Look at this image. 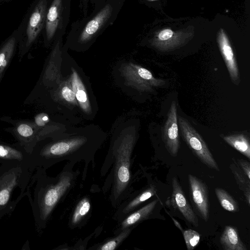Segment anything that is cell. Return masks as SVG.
I'll return each instance as SVG.
<instances>
[{
	"label": "cell",
	"instance_id": "1",
	"mask_svg": "<svg viewBox=\"0 0 250 250\" xmlns=\"http://www.w3.org/2000/svg\"><path fill=\"white\" fill-rule=\"evenodd\" d=\"M125 0H99L92 12L73 22L66 38L64 47L76 51H84L117 18Z\"/></svg>",
	"mask_w": 250,
	"mask_h": 250
},
{
	"label": "cell",
	"instance_id": "2",
	"mask_svg": "<svg viewBox=\"0 0 250 250\" xmlns=\"http://www.w3.org/2000/svg\"><path fill=\"white\" fill-rule=\"evenodd\" d=\"M135 138L125 137L115 141L105 160L102 173L112 166L109 175L111 184L110 201L116 207L129 194L131 186V158Z\"/></svg>",
	"mask_w": 250,
	"mask_h": 250
},
{
	"label": "cell",
	"instance_id": "3",
	"mask_svg": "<svg viewBox=\"0 0 250 250\" xmlns=\"http://www.w3.org/2000/svg\"><path fill=\"white\" fill-rule=\"evenodd\" d=\"M101 143L83 136L64 137L45 146L41 155L49 164L65 160L76 163L83 161L86 167L94 160Z\"/></svg>",
	"mask_w": 250,
	"mask_h": 250
},
{
	"label": "cell",
	"instance_id": "4",
	"mask_svg": "<svg viewBox=\"0 0 250 250\" xmlns=\"http://www.w3.org/2000/svg\"><path fill=\"white\" fill-rule=\"evenodd\" d=\"M75 162H69L62 171L44 189L40 201L41 219L46 220L57 204L73 187L78 171H74Z\"/></svg>",
	"mask_w": 250,
	"mask_h": 250
},
{
	"label": "cell",
	"instance_id": "5",
	"mask_svg": "<svg viewBox=\"0 0 250 250\" xmlns=\"http://www.w3.org/2000/svg\"><path fill=\"white\" fill-rule=\"evenodd\" d=\"M71 0H50L47 7L43 34L49 44L63 37L69 21Z\"/></svg>",
	"mask_w": 250,
	"mask_h": 250
},
{
	"label": "cell",
	"instance_id": "6",
	"mask_svg": "<svg viewBox=\"0 0 250 250\" xmlns=\"http://www.w3.org/2000/svg\"><path fill=\"white\" fill-rule=\"evenodd\" d=\"M179 125L183 139L198 159L208 168L220 171L219 166L208 146L190 123L180 116Z\"/></svg>",
	"mask_w": 250,
	"mask_h": 250
},
{
	"label": "cell",
	"instance_id": "7",
	"mask_svg": "<svg viewBox=\"0 0 250 250\" xmlns=\"http://www.w3.org/2000/svg\"><path fill=\"white\" fill-rule=\"evenodd\" d=\"M50 0H36L29 12L23 26L17 30L21 36L26 47H29L42 31L48 6Z\"/></svg>",
	"mask_w": 250,
	"mask_h": 250
},
{
	"label": "cell",
	"instance_id": "8",
	"mask_svg": "<svg viewBox=\"0 0 250 250\" xmlns=\"http://www.w3.org/2000/svg\"><path fill=\"white\" fill-rule=\"evenodd\" d=\"M123 72L129 83L140 91H152L165 83L163 80L155 78L148 70L132 63L125 66Z\"/></svg>",
	"mask_w": 250,
	"mask_h": 250
},
{
	"label": "cell",
	"instance_id": "9",
	"mask_svg": "<svg viewBox=\"0 0 250 250\" xmlns=\"http://www.w3.org/2000/svg\"><path fill=\"white\" fill-rule=\"evenodd\" d=\"M177 120L176 103L173 101L162 131V138L166 147L173 157L177 155L180 146Z\"/></svg>",
	"mask_w": 250,
	"mask_h": 250
},
{
	"label": "cell",
	"instance_id": "10",
	"mask_svg": "<svg viewBox=\"0 0 250 250\" xmlns=\"http://www.w3.org/2000/svg\"><path fill=\"white\" fill-rule=\"evenodd\" d=\"M172 188L170 199L167 200L169 204L177 210L188 223L197 228L199 226L198 218L188 203L176 176L172 179Z\"/></svg>",
	"mask_w": 250,
	"mask_h": 250
},
{
	"label": "cell",
	"instance_id": "11",
	"mask_svg": "<svg viewBox=\"0 0 250 250\" xmlns=\"http://www.w3.org/2000/svg\"><path fill=\"white\" fill-rule=\"evenodd\" d=\"M188 179L193 203L201 217L207 222L209 218L208 187L201 179L192 174L188 175Z\"/></svg>",
	"mask_w": 250,
	"mask_h": 250
},
{
	"label": "cell",
	"instance_id": "12",
	"mask_svg": "<svg viewBox=\"0 0 250 250\" xmlns=\"http://www.w3.org/2000/svg\"><path fill=\"white\" fill-rule=\"evenodd\" d=\"M217 42L231 80L234 84L238 85L240 78L237 63L228 38L222 29L218 32Z\"/></svg>",
	"mask_w": 250,
	"mask_h": 250
},
{
	"label": "cell",
	"instance_id": "13",
	"mask_svg": "<svg viewBox=\"0 0 250 250\" xmlns=\"http://www.w3.org/2000/svg\"><path fill=\"white\" fill-rule=\"evenodd\" d=\"M156 190V187L153 185H151L132 200L123 203L116 213L117 217L119 220L124 219L140 205L154 196Z\"/></svg>",
	"mask_w": 250,
	"mask_h": 250
},
{
	"label": "cell",
	"instance_id": "14",
	"mask_svg": "<svg viewBox=\"0 0 250 250\" xmlns=\"http://www.w3.org/2000/svg\"><path fill=\"white\" fill-rule=\"evenodd\" d=\"M158 201L157 199H155L138 210L127 215L122 222L120 230L121 231L127 228H132L142 221L148 219Z\"/></svg>",
	"mask_w": 250,
	"mask_h": 250
},
{
	"label": "cell",
	"instance_id": "15",
	"mask_svg": "<svg viewBox=\"0 0 250 250\" xmlns=\"http://www.w3.org/2000/svg\"><path fill=\"white\" fill-rule=\"evenodd\" d=\"M70 83L75 94L77 102L81 109L85 113L90 112L91 106L86 90L78 73L74 70H72Z\"/></svg>",
	"mask_w": 250,
	"mask_h": 250
},
{
	"label": "cell",
	"instance_id": "16",
	"mask_svg": "<svg viewBox=\"0 0 250 250\" xmlns=\"http://www.w3.org/2000/svg\"><path fill=\"white\" fill-rule=\"evenodd\" d=\"M220 242L225 250H247L241 240L237 229L231 226H225L220 238Z\"/></svg>",
	"mask_w": 250,
	"mask_h": 250
},
{
	"label": "cell",
	"instance_id": "17",
	"mask_svg": "<svg viewBox=\"0 0 250 250\" xmlns=\"http://www.w3.org/2000/svg\"><path fill=\"white\" fill-rule=\"evenodd\" d=\"M14 33L0 49V80L12 58L18 40L17 31Z\"/></svg>",
	"mask_w": 250,
	"mask_h": 250
},
{
	"label": "cell",
	"instance_id": "18",
	"mask_svg": "<svg viewBox=\"0 0 250 250\" xmlns=\"http://www.w3.org/2000/svg\"><path fill=\"white\" fill-rule=\"evenodd\" d=\"M223 140L231 146L250 159V144L248 138L244 134L225 136Z\"/></svg>",
	"mask_w": 250,
	"mask_h": 250
},
{
	"label": "cell",
	"instance_id": "19",
	"mask_svg": "<svg viewBox=\"0 0 250 250\" xmlns=\"http://www.w3.org/2000/svg\"><path fill=\"white\" fill-rule=\"evenodd\" d=\"M17 183V177L14 172L7 173L0 180V207L8 202L11 191Z\"/></svg>",
	"mask_w": 250,
	"mask_h": 250
},
{
	"label": "cell",
	"instance_id": "20",
	"mask_svg": "<svg viewBox=\"0 0 250 250\" xmlns=\"http://www.w3.org/2000/svg\"><path fill=\"white\" fill-rule=\"evenodd\" d=\"M91 208V203L88 198L85 197L80 201L72 213L70 226L72 228L80 225L88 215Z\"/></svg>",
	"mask_w": 250,
	"mask_h": 250
},
{
	"label": "cell",
	"instance_id": "21",
	"mask_svg": "<svg viewBox=\"0 0 250 250\" xmlns=\"http://www.w3.org/2000/svg\"><path fill=\"white\" fill-rule=\"evenodd\" d=\"M215 192L221 207L224 209L231 212L239 211L237 203L227 191L217 188H215Z\"/></svg>",
	"mask_w": 250,
	"mask_h": 250
},
{
	"label": "cell",
	"instance_id": "22",
	"mask_svg": "<svg viewBox=\"0 0 250 250\" xmlns=\"http://www.w3.org/2000/svg\"><path fill=\"white\" fill-rule=\"evenodd\" d=\"M132 228L124 229L114 238H111L99 246L97 250H114L116 249L122 242L129 235L131 231Z\"/></svg>",
	"mask_w": 250,
	"mask_h": 250
},
{
	"label": "cell",
	"instance_id": "23",
	"mask_svg": "<svg viewBox=\"0 0 250 250\" xmlns=\"http://www.w3.org/2000/svg\"><path fill=\"white\" fill-rule=\"evenodd\" d=\"M182 232L187 249L193 250L199 243L200 234L191 229L183 230Z\"/></svg>",
	"mask_w": 250,
	"mask_h": 250
},
{
	"label": "cell",
	"instance_id": "24",
	"mask_svg": "<svg viewBox=\"0 0 250 250\" xmlns=\"http://www.w3.org/2000/svg\"><path fill=\"white\" fill-rule=\"evenodd\" d=\"M60 94L61 97L66 102L76 104H77L75 94L72 89L70 81L68 83L65 82L60 89Z\"/></svg>",
	"mask_w": 250,
	"mask_h": 250
},
{
	"label": "cell",
	"instance_id": "25",
	"mask_svg": "<svg viewBox=\"0 0 250 250\" xmlns=\"http://www.w3.org/2000/svg\"><path fill=\"white\" fill-rule=\"evenodd\" d=\"M0 157L7 159L21 160L22 158V155L16 149L0 144Z\"/></svg>",
	"mask_w": 250,
	"mask_h": 250
},
{
	"label": "cell",
	"instance_id": "26",
	"mask_svg": "<svg viewBox=\"0 0 250 250\" xmlns=\"http://www.w3.org/2000/svg\"><path fill=\"white\" fill-rule=\"evenodd\" d=\"M17 132L21 136L27 138L32 136L34 133L33 128L27 124H21L17 127Z\"/></svg>",
	"mask_w": 250,
	"mask_h": 250
},
{
	"label": "cell",
	"instance_id": "27",
	"mask_svg": "<svg viewBox=\"0 0 250 250\" xmlns=\"http://www.w3.org/2000/svg\"><path fill=\"white\" fill-rule=\"evenodd\" d=\"M99 0H79V7L82 10L83 17L88 15L90 4L94 5Z\"/></svg>",
	"mask_w": 250,
	"mask_h": 250
},
{
	"label": "cell",
	"instance_id": "28",
	"mask_svg": "<svg viewBox=\"0 0 250 250\" xmlns=\"http://www.w3.org/2000/svg\"><path fill=\"white\" fill-rule=\"evenodd\" d=\"M173 34V31L171 29H165L158 34V38L162 42H167L172 37Z\"/></svg>",
	"mask_w": 250,
	"mask_h": 250
},
{
	"label": "cell",
	"instance_id": "29",
	"mask_svg": "<svg viewBox=\"0 0 250 250\" xmlns=\"http://www.w3.org/2000/svg\"><path fill=\"white\" fill-rule=\"evenodd\" d=\"M238 163L240 167L242 168L244 173L247 177L248 179H250V163L244 159H238Z\"/></svg>",
	"mask_w": 250,
	"mask_h": 250
},
{
	"label": "cell",
	"instance_id": "30",
	"mask_svg": "<svg viewBox=\"0 0 250 250\" xmlns=\"http://www.w3.org/2000/svg\"><path fill=\"white\" fill-rule=\"evenodd\" d=\"M42 115V114H40L36 116L35 118L36 123L39 125H42L48 120L47 116Z\"/></svg>",
	"mask_w": 250,
	"mask_h": 250
},
{
	"label": "cell",
	"instance_id": "31",
	"mask_svg": "<svg viewBox=\"0 0 250 250\" xmlns=\"http://www.w3.org/2000/svg\"><path fill=\"white\" fill-rule=\"evenodd\" d=\"M172 220H173L174 224L175 225V226L182 231L183 232V229L181 226V225H180V224L179 223L178 221H177L176 219H175L174 218H173L172 217L170 216Z\"/></svg>",
	"mask_w": 250,
	"mask_h": 250
},
{
	"label": "cell",
	"instance_id": "32",
	"mask_svg": "<svg viewBox=\"0 0 250 250\" xmlns=\"http://www.w3.org/2000/svg\"><path fill=\"white\" fill-rule=\"evenodd\" d=\"M150 0V1H154V0Z\"/></svg>",
	"mask_w": 250,
	"mask_h": 250
}]
</instances>
